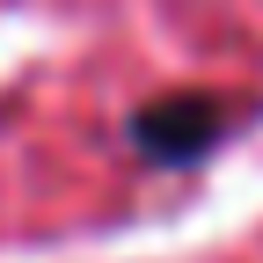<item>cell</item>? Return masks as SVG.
Returning <instances> with one entry per match:
<instances>
[{"label":"cell","mask_w":263,"mask_h":263,"mask_svg":"<svg viewBox=\"0 0 263 263\" xmlns=\"http://www.w3.org/2000/svg\"><path fill=\"white\" fill-rule=\"evenodd\" d=\"M124 139L139 161H154V168H190V161H205L219 139H227V103L219 95H154V103H139L124 117Z\"/></svg>","instance_id":"cell-1"}]
</instances>
